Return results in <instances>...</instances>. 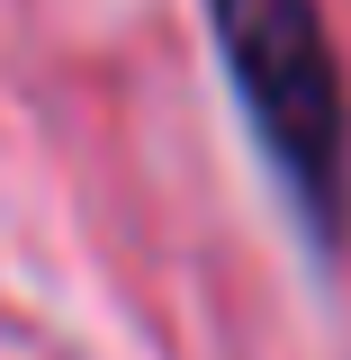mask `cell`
Segmentation results:
<instances>
[{
    "instance_id": "obj_1",
    "label": "cell",
    "mask_w": 351,
    "mask_h": 360,
    "mask_svg": "<svg viewBox=\"0 0 351 360\" xmlns=\"http://www.w3.org/2000/svg\"><path fill=\"white\" fill-rule=\"evenodd\" d=\"M208 37L288 207L307 217L315 243H333L351 207V99L315 0H208Z\"/></svg>"
}]
</instances>
